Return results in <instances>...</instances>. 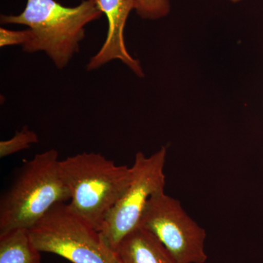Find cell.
<instances>
[{
    "label": "cell",
    "mask_w": 263,
    "mask_h": 263,
    "mask_svg": "<svg viewBox=\"0 0 263 263\" xmlns=\"http://www.w3.org/2000/svg\"><path fill=\"white\" fill-rule=\"evenodd\" d=\"M32 37L31 29L22 31H12L5 28H0V47L22 44V46L29 42Z\"/></svg>",
    "instance_id": "7c38bea8"
},
{
    "label": "cell",
    "mask_w": 263,
    "mask_h": 263,
    "mask_svg": "<svg viewBox=\"0 0 263 263\" xmlns=\"http://www.w3.org/2000/svg\"><path fill=\"white\" fill-rule=\"evenodd\" d=\"M116 252L122 263H178L155 235L139 226L122 240Z\"/></svg>",
    "instance_id": "ba28073f"
},
{
    "label": "cell",
    "mask_w": 263,
    "mask_h": 263,
    "mask_svg": "<svg viewBox=\"0 0 263 263\" xmlns=\"http://www.w3.org/2000/svg\"><path fill=\"white\" fill-rule=\"evenodd\" d=\"M0 263H41V252L28 229L0 233Z\"/></svg>",
    "instance_id": "9c48e42d"
},
{
    "label": "cell",
    "mask_w": 263,
    "mask_h": 263,
    "mask_svg": "<svg viewBox=\"0 0 263 263\" xmlns=\"http://www.w3.org/2000/svg\"><path fill=\"white\" fill-rule=\"evenodd\" d=\"M102 15L94 0L71 8L55 0H27L22 13L1 15V23L28 27L32 37L22 46L24 51L45 52L62 70L79 52L86 25Z\"/></svg>",
    "instance_id": "6da1fadb"
},
{
    "label": "cell",
    "mask_w": 263,
    "mask_h": 263,
    "mask_svg": "<svg viewBox=\"0 0 263 263\" xmlns=\"http://www.w3.org/2000/svg\"><path fill=\"white\" fill-rule=\"evenodd\" d=\"M58 152L51 149L24 162L0 200V233L30 229L51 208L70 200Z\"/></svg>",
    "instance_id": "7a4b0ae2"
},
{
    "label": "cell",
    "mask_w": 263,
    "mask_h": 263,
    "mask_svg": "<svg viewBox=\"0 0 263 263\" xmlns=\"http://www.w3.org/2000/svg\"><path fill=\"white\" fill-rule=\"evenodd\" d=\"M38 137L28 127H24L22 130L16 132L14 136L7 141L0 142V157L4 158L20 151L30 147L31 144L37 143Z\"/></svg>",
    "instance_id": "30bf717a"
},
{
    "label": "cell",
    "mask_w": 263,
    "mask_h": 263,
    "mask_svg": "<svg viewBox=\"0 0 263 263\" xmlns=\"http://www.w3.org/2000/svg\"><path fill=\"white\" fill-rule=\"evenodd\" d=\"M231 2H233V3H238V2L240 1V0H230Z\"/></svg>",
    "instance_id": "4fadbf2b"
},
{
    "label": "cell",
    "mask_w": 263,
    "mask_h": 263,
    "mask_svg": "<svg viewBox=\"0 0 263 263\" xmlns=\"http://www.w3.org/2000/svg\"><path fill=\"white\" fill-rule=\"evenodd\" d=\"M29 231L40 252L57 254L72 263H122L100 232L69 203L55 205Z\"/></svg>",
    "instance_id": "277c9868"
},
{
    "label": "cell",
    "mask_w": 263,
    "mask_h": 263,
    "mask_svg": "<svg viewBox=\"0 0 263 263\" xmlns=\"http://www.w3.org/2000/svg\"><path fill=\"white\" fill-rule=\"evenodd\" d=\"M137 14L142 18L155 20L168 15L169 0H136Z\"/></svg>",
    "instance_id": "8fae6325"
},
{
    "label": "cell",
    "mask_w": 263,
    "mask_h": 263,
    "mask_svg": "<svg viewBox=\"0 0 263 263\" xmlns=\"http://www.w3.org/2000/svg\"><path fill=\"white\" fill-rule=\"evenodd\" d=\"M166 155L165 147L148 157L142 152L136 154L130 183L108 213L100 232L105 243L115 252L122 240L139 226L150 197L164 191Z\"/></svg>",
    "instance_id": "5b68a950"
},
{
    "label": "cell",
    "mask_w": 263,
    "mask_h": 263,
    "mask_svg": "<svg viewBox=\"0 0 263 263\" xmlns=\"http://www.w3.org/2000/svg\"><path fill=\"white\" fill-rule=\"evenodd\" d=\"M138 226L155 235L178 263L206 262L205 230L164 191L150 197Z\"/></svg>",
    "instance_id": "8992f818"
},
{
    "label": "cell",
    "mask_w": 263,
    "mask_h": 263,
    "mask_svg": "<svg viewBox=\"0 0 263 263\" xmlns=\"http://www.w3.org/2000/svg\"><path fill=\"white\" fill-rule=\"evenodd\" d=\"M98 9L108 19L106 39L100 51L90 59L88 70H94L112 60H120L137 76H144L138 60L130 56L124 42V32L129 13L136 9V0H94Z\"/></svg>",
    "instance_id": "52a82bcc"
},
{
    "label": "cell",
    "mask_w": 263,
    "mask_h": 263,
    "mask_svg": "<svg viewBox=\"0 0 263 263\" xmlns=\"http://www.w3.org/2000/svg\"><path fill=\"white\" fill-rule=\"evenodd\" d=\"M60 171L70 190L71 208L100 232L130 183L131 167L117 165L100 154L83 152L60 160Z\"/></svg>",
    "instance_id": "3957f363"
}]
</instances>
